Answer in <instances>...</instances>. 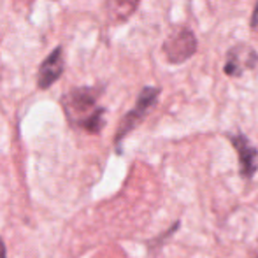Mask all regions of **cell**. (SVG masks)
Instances as JSON below:
<instances>
[{"instance_id": "obj_6", "label": "cell", "mask_w": 258, "mask_h": 258, "mask_svg": "<svg viewBox=\"0 0 258 258\" xmlns=\"http://www.w3.org/2000/svg\"><path fill=\"white\" fill-rule=\"evenodd\" d=\"M63 71H65L63 49H61V46H58V48H54L53 51L42 60V63L39 65L37 86L41 90H48L49 86H53L54 83L61 78Z\"/></svg>"}, {"instance_id": "obj_2", "label": "cell", "mask_w": 258, "mask_h": 258, "mask_svg": "<svg viewBox=\"0 0 258 258\" xmlns=\"http://www.w3.org/2000/svg\"><path fill=\"white\" fill-rule=\"evenodd\" d=\"M197 37L194 30L184 25H179V27H174L172 32L167 35L162 49L169 63L181 65L197 53Z\"/></svg>"}, {"instance_id": "obj_9", "label": "cell", "mask_w": 258, "mask_h": 258, "mask_svg": "<svg viewBox=\"0 0 258 258\" xmlns=\"http://www.w3.org/2000/svg\"><path fill=\"white\" fill-rule=\"evenodd\" d=\"M0 258H6V246H4L2 239H0Z\"/></svg>"}, {"instance_id": "obj_7", "label": "cell", "mask_w": 258, "mask_h": 258, "mask_svg": "<svg viewBox=\"0 0 258 258\" xmlns=\"http://www.w3.org/2000/svg\"><path fill=\"white\" fill-rule=\"evenodd\" d=\"M141 0H105L107 18L112 25H121L134 16Z\"/></svg>"}, {"instance_id": "obj_8", "label": "cell", "mask_w": 258, "mask_h": 258, "mask_svg": "<svg viewBox=\"0 0 258 258\" xmlns=\"http://www.w3.org/2000/svg\"><path fill=\"white\" fill-rule=\"evenodd\" d=\"M251 30L253 32H258V2L255 4V9H253V14H251Z\"/></svg>"}, {"instance_id": "obj_1", "label": "cell", "mask_w": 258, "mask_h": 258, "mask_svg": "<svg viewBox=\"0 0 258 258\" xmlns=\"http://www.w3.org/2000/svg\"><path fill=\"white\" fill-rule=\"evenodd\" d=\"M100 90L95 86H78L61 97V107L72 126L90 134H99L104 126L105 109L99 105Z\"/></svg>"}, {"instance_id": "obj_5", "label": "cell", "mask_w": 258, "mask_h": 258, "mask_svg": "<svg viewBox=\"0 0 258 258\" xmlns=\"http://www.w3.org/2000/svg\"><path fill=\"white\" fill-rule=\"evenodd\" d=\"M228 139H230L232 146L237 151L241 176L246 177V179L253 177L258 169V150L253 146L251 141L244 134H230Z\"/></svg>"}, {"instance_id": "obj_4", "label": "cell", "mask_w": 258, "mask_h": 258, "mask_svg": "<svg viewBox=\"0 0 258 258\" xmlns=\"http://www.w3.org/2000/svg\"><path fill=\"white\" fill-rule=\"evenodd\" d=\"M258 63V53L249 44L239 42L227 51L223 72L228 78H241L244 72L253 71Z\"/></svg>"}, {"instance_id": "obj_3", "label": "cell", "mask_w": 258, "mask_h": 258, "mask_svg": "<svg viewBox=\"0 0 258 258\" xmlns=\"http://www.w3.org/2000/svg\"><path fill=\"white\" fill-rule=\"evenodd\" d=\"M158 95H160V88H155V86H146V88L141 90L134 109H130V111L123 116L121 123H119V126H118V132H116V137H114V143H116V146H118V150H119L121 141L125 139V137L146 118L148 112L153 109V105L156 104V100H158Z\"/></svg>"}]
</instances>
